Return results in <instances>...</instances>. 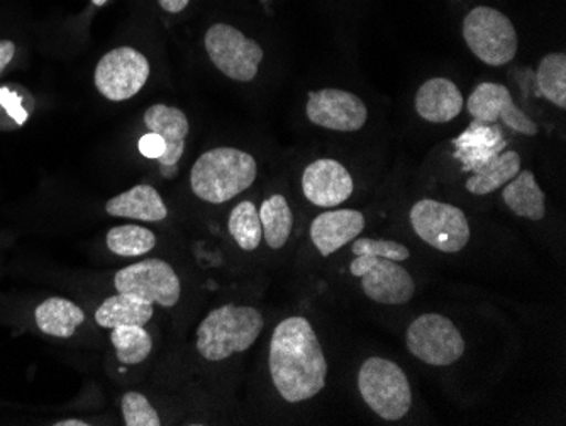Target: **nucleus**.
<instances>
[{"instance_id": "f257e3e1", "label": "nucleus", "mask_w": 566, "mask_h": 426, "mask_svg": "<svg viewBox=\"0 0 566 426\" xmlns=\"http://www.w3.org/2000/svg\"><path fill=\"white\" fill-rule=\"evenodd\" d=\"M269 365L275 389L292 405L313 399L324 389L326 355L307 318H285L276 324Z\"/></svg>"}, {"instance_id": "f03ea898", "label": "nucleus", "mask_w": 566, "mask_h": 426, "mask_svg": "<svg viewBox=\"0 0 566 426\" xmlns=\"http://www.w3.org/2000/svg\"><path fill=\"white\" fill-rule=\"evenodd\" d=\"M259 165L243 149L222 146L200 155L190 170V187L199 199L222 205L250 189Z\"/></svg>"}, {"instance_id": "7ed1b4c3", "label": "nucleus", "mask_w": 566, "mask_h": 426, "mask_svg": "<svg viewBox=\"0 0 566 426\" xmlns=\"http://www.w3.org/2000/svg\"><path fill=\"white\" fill-rule=\"evenodd\" d=\"M265 326L263 314L251 306L224 304L203 318L197 329V352L209 362H221L247 352Z\"/></svg>"}, {"instance_id": "20e7f679", "label": "nucleus", "mask_w": 566, "mask_h": 426, "mask_svg": "<svg viewBox=\"0 0 566 426\" xmlns=\"http://www.w3.org/2000/svg\"><path fill=\"white\" fill-rule=\"evenodd\" d=\"M358 391L368 408L385 422H399L412 408L406 372L389 359L370 357L358 372Z\"/></svg>"}, {"instance_id": "39448f33", "label": "nucleus", "mask_w": 566, "mask_h": 426, "mask_svg": "<svg viewBox=\"0 0 566 426\" xmlns=\"http://www.w3.org/2000/svg\"><path fill=\"white\" fill-rule=\"evenodd\" d=\"M463 38L470 52L489 66L507 65L520 48L511 19L489 6H479L465 15Z\"/></svg>"}, {"instance_id": "423d86ee", "label": "nucleus", "mask_w": 566, "mask_h": 426, "mask_svg": "<svg viewBox=\"0 0 566 426\" xmlns=\"http://www.w3.org/2000/svg\"><path fill=\"white\" fill-rule=\"evenodd\" d=\"M410 227L422 241L444 253H458L469 245L470 222L453 205L421 199L410 209Z\"/></svg>"}, {"instance_id": "0eeeda50", "label": "nucleus", "mask_w": 566, "mask_h": 426, "mask_svg": "<svg viewBox=\"0 0 566 426\" xmlns=\"http://www.w3.org/2000/svg\"><path fill=\"white\" fill-rule=\"evenodd\" d=\"M407 349L419 361L434 367H447L465 354V340L450 318L426 313L409 324Z\"/></svg>"}, {"instance_id": "6e6552de", "label": "nucleus", "mask_w": 566, "mask_h": 426, "mask_svg": "<svg viewBox=\"0 0 566 426\" xmlns=\"http://www.w3.org/2000/svg\"><path fill=\"white\" fill-rule=\"evenodd\" d=\"M203 46L219 72L231 81L251 82L259 73L263 48L256 41L244 37L237 28L218 22L209 28Z\"/></svg>"}, {"instance_id": "1a4fd4ad", "label": "nucleus", "mask_w": 566, "mask_h": 426, "mask_svg": "<svg viewBox=\"0 0 566 426\" xmlns=\"http://www.w3.org/2000/svg\"><path fill=\"white\" fill-rule=\"evenodd\" d=\"M114 285L120 294L164 308L177 306L182 294V285L174 267L160 259L143 260L124 267L116 273Z\"/></svg>"}, {"instance_id": "9d476101", "label": "nucleus", "mask_w": 566, "mask_h": 426, "mask_svg": "<svg viewBox=\"0 0 566 426\" xmlns=\"http://www.w3.org/2000/svg\"><path fill=\"white\" fill-rule=\"evenodd\" d=\"M149 62L132 46H120L102 56L95 66L97 91L113 103L135 97L149 79Z\"/></svg>"}, {"instance_id": "9b49d317", "label": "nucleus", "mask_w": 566, "mask_h": 426, "mask_svg": "<svg viewBox=\"0 0 566 426\" xmlns=\"http://www.w3.org/2000/svg\"><path fill=\"white\" fill-rule=\"evenodd\" d=\"M349 272L359 278L365 294L375 303L399 306L415 298L416 282L400 266L380 257H356L349 266Z\"/></svg>"}, {"instance_id": "f8f14e48", "label": "nucleus", "mask_w": 566, "mask_h": 426, "mask_svg": "<svg viewBox=\"0 0 566 426\" xmlns=\"http://www.w3.org/2000/svg\"><path fill=\"white\" fill-rule=\"evenodd\" d=\"M305 114L308 121L319 128L342 133L358 132L368 120V110L364 101L353 92L342 89L311 92Z\"/></svg>"}, {"instance_id": "ddd939ff", "label": "nucleus", "mask_w": 566, "mask_h": 426, "mask_svg": "<svg viewBox=\"0 0 566 426\" xmlns=\"http://www.w3.org/2000/svg\"><path fill=\"white\" fill-rule=\"evenodd\" d=\"M467 110L480 124L502 121L507 128L521 135L536 136L539 133L537 124L514 104L511 92L502 84H494V82L480 84L470 95Z\"/></svg>"}, {"instance_id": "4468645a", "label": "nucleus", "mask_w": 566, "mask_h": 426, "mask_svg": "<svg viewBox=\"0 0 566 426\" xmlns=\"http://www.w3.org/2000/svg\"><path fill=\"white\" fill-rule=\"evenodd\" d=\"M302 190L308 202L329 209L342 206L352 197L355 183L345 165L333 158H321L305 167Z\"/></svg>"}, {"instance_id": "2eb2a0df", "label": "nucleus", "mask_w": 566, "mask_h": 426, "mask_svg": "<svg viewBox=\"0 0 566 426\" xmlns=\"http://www.w3.org/2000/svg\"><path fill=\"white\" fill-rule=\"evenodd\" d=\"M145 124L149 133L160 136L165 143V154L158 160L161 177L174 179L178 174V162L182 160L186 152V138L190 132L186 113L177 107L155 104L146 110Z\"/></svg>"}, {"instance_id": "dca6fc26", "label": "nucleus", "mask_w": 566, "mask_h": 426, "mask_svg": "<svg viewBox=\"0 0 566 426\" xmlns=\"http://www.w3.org/2000/svg\"><path fill=\"white\" fill-rule=\"evenodd\" d=\"M364 230V212L356 209H329L313 219L308 233L321 256L329 257L352 243Z\"/></svg>"}, {"instance_id": "f3484780", "label": "nucleus", "mask_w": 566, "mask_h": 426, "mask_svg": "<svg viewBox=\"0 0 566 426\" xmlns=\"http://www.w3.org/2000/svg\"><path fill=\"white\" fill-rule=\"evenodd\" d=\"M461 110H463V95L450 79H429L416 94V111L429 123H450L454 117L460 116Z\"/></svg>"}, {"instance_id": "a211bd4d", "label": "nucleus", "mask_w": 566, "mask_h": 426, "mask_svg": "<svg viewBox=\"0 0 566 426\" xmlns=\"http://www.w3.org/2000/svg\"><path fill=\"white\" fill-rule=\"evenodd\" d=\"M107 215L116 218L139 219V221L157 222L167 219L168 209L155 187L139 184L119 196L107 200Z\"/></svg>"}, {"instance_id": "6ab92c4d", "label": "nucleus", "mask_w": 566, "mask_h": 426, "mask_svg": "<svg viewBox=\"0 0 566 426\" xmlns=\"http://www.w3.org/2000/svg\"><path fill=\"white\" fill-rule=\"evenodd\" d=\"M502 199L520 218L531 221L545 219L546 196L542 187L537 186L536 177L531 170H521L511 183L505 184Z\"/></svg>"}, {"instance_id": "aec40b11", "label": "nucleus", "mask_w": 566, "mask_h": 426, "mask_svg": "<svg viewBox=\"0 0 566 426\" xmlns=\"http://www.w3.org/2000/svg\"><path fill=\"white\" fill-rule=\"evenodd\" d=\"M521 172V157L514 149L495 155L491 160L476 168L475 174L467 180L465 187L475 196H486L502 189Z\"/></svg>"}, {"instance_id": "412c9836", "label": "nucleus", "mask_w": 566, "mask_h": 426, "mask_svg": "<svg viewBox=\"0 0 566 426\" xmlns=\"http://www.w3.org/2000/svg\"><path fill=\"white\" fill-rule=\"evenodd\" d=\"M38 329L56 339H70L85 321L82 308L63 298H50L38 306Z\"/></svg>"}, {"instance_id": "4be33fe9", "label": "nucleus", "mask_w": 566, "mask_h": 426, "mask_svg": "<svg viewBox=\"0 0 566 426\" xmlns=\"http://www.w3.org/2000/svg\"><path fill=\"white\" fill-rule=\"evenodd\" d=\"M153 318V304L143 303L132 295L120 294L107 298L95 311V321L102 329L117 326H145Z\"/></svg>"}, {"instance_id": "5701e85b", "label": "nucleus", "mask_w": 566, "mask_h": 426, "mask_svg": "<svg viewBox=\"0 0 566 426\" xmlns=\"http://www.w3.org/2000/svg\"><path fill=\"white\" fill-rule=\"evenodd\" d=\"M259 215L266 245L273 250L285 247L294 227V215L287 199L282 194H273L263 200Z\"/></svg>"}, {"instance_id": "b1692460", "label": "nucleus", "mask_w": 566, "mask_h": 426, "mask_svg": "<svg viewBox=\"0 0 566 426\" xmlns=\"http://www.w3.org/2000/svg\"><path fill=\"white\" fill-rule=\"evenodd\" d=\"M537 91L559 110L566 107V56L549 53L543 56L536 72Z\"/></svg>"}, {"instance_id": "393cba45", "label": "nucleus", "mask_w": 566, "mask_h": 426, "mask_svg": "<svg viewBox=\"0 0 566 426\" xmlns=\"http://www.w3.org/2000/svg\"><path fill=\"white\" fill-rule=\"evenodd\" d=\"M228 228L238 247L244 252H253L262 243L263 230L259 209L251 200H243L231 211Z\"/></svg>"}, {"instance_id": "a878e982", "label": "nucleus", "mask_w": 566, "mask_h": 426, "mask_svg": "<svg viewBox=\"0 0 566 426\" xmlns=\"http://www.w3.org/2000/svg\"><path fill=\"white\" fill-rule=\"evenodd\" d=\"M120 364H142L151 354L153 342L143 326H117L111 333Z\"/></svg>"}, {"instance_id": "bb28decb", "label": "nucleus", "mask_w": 566, "mask_h": 426, "mask_svg": "<svg viewBox=\"0 0 566 426\" xmlns=\"http://www.w3.org/2000/svg\"><path fill=\"white\" fill-rule=\"evenodd\" d=\"M155 245H157L155 233L138 225H123L107 233V247L111 252L119 257L145 256L151 252Z\"/></svg>"}, {"instance_id": "cd10ccee", "label": "nucleus", "mask_w": 566, "mask_h": 426, "mask_svg": "<svg viewBox=\"0 0 566 426\" xmlns=\"http://www.w3.org/2000/svg\"><path fill=\"white\" fill-rule=\"evenodd\" d=\"M124 425L160 426L161 419L142 393H126L120 401Z\"/></svg>"}, {"instance_id": "c85d7f7f", "label": "nucleus", "mask_w": 566, "mask_h": 426, "mask_svg": "<svg viewBox=\"0 0 566 426\" xmlns=\"http://www.w3.org/2000/svg\"><path fill=\"white\" fill-rule=\"evenodd\" d=\"M352 250L353 256L356 257H380L394 262H403L410 257L406 245L392 240H374V238H358L353 241Z\"/></svg>"}, {"instance_id": "c756f323", "label": "nucleus", "mask_w": 566, "mask_h": 426, "mask_svg": "<svg viewBox=\"0 0 566 426\" xmlns=\"http://www.w3.org/2000/svg\"><path fill=\"white\" fill-rule=\"evenodd\" d=\"M139 152H142L146 158L160 160L161 155L165 154L164 139H161L160 136L155 135V133H149V135H145L139 139Z\"/></svg>"}, {"instance_id": "7c9ffc66", "label": "nucleus", "mask_w": 566, "mask_h": 426, "mask_svg": "<svg viewBox=\"0 0 566 426\" xmlns=\"http://www.w3.org/2000/svg\"><path fill=\"white\" fill-rule=\"evenodd\" d=\"M15 53V44L9 40H0V73L12 62Z\"/></svg>"}, {"instance_id": "2f4dec72", "label": "nucleus", "mask_w": 566, "mask_h": 426, "mask_svg": "<svg viewBox=\"0 0 566 426\" xmlns=\"http://www.w3.org/2000/svg\"><path fill=\"white\" fill-rule=\"evenodd\" d=\"M190 0H158V4L164 11L170 12V14H178L189 6Z\"/></svg>"}, {"instance_id": "473e14b6", "label": "nucleus", "mask_w": 566, "mask_h": 426, "mask_svg": "<svg viewBox=\"0 0 566 426\" xmlns=\"http://www.w3.org/2000/svg\"><path fill=\"white\" fill-rule=\"evenodd\" d=\"M56 426H87L88 423L82 422V419H65V422L55 423Z\"/></svg>"}, {"instance_id": "72a5a7b5", "label": "nucleus", "mask_w": 566, "mask_h": 426, "mask_svg": "<svg viewBox=\"0 0 566 426\" xmlns=\"http://www.w3.org/2000/svg\"><path fill=\"white\" fill-rule=\"evenodd\" d=\"M106 2H109V0H92V4L97 6V8H102Z\"/></svg>"}]
</instances>
